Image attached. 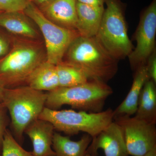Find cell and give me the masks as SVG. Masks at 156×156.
<instances>
[{
  "mask_svg": "<svg viewBox=\"0 0 156 156\" xmlns=\"http://www.w3.org/2000/svg\"><path fill=\"white\" fill-rule=\"evenodd\" d=\"M62 61L80 70L89 80L106 83L116 74L119 60L95 37L80 36L70 45Z\"/></svg>",
  "mask_w": 156,
  "mask_h": 156,
  "instance_id": "obj_1",
  "label": "cell"
},
{
  "mask_svg": "<svg viewBox=\"0 0 156 156\" xmlns=\"http://www.w3.org/2000/svg\"><path fill=\"white\" fill-rule=\"evenodd\" d=\"M47 97V93L28 86L4 89L2 104L10 114L13 135L19 144L27 128L39 119Z\"/></svg>",
  "mask_w": 156,
  "mask_h": 156,
  "instance_id": "obj_2",
  "label": "cell"
},
{
  "mask_svg": "<svg viewBox=\"0 0 156 156\" xmlns=\"http://www.w3.org/2000/svg\"><path fill=\"white\" fill-rule=\"evenodd\" d=\"M5 56L0 62V86L4 88L26 83L34 70L46 61V53L41 45L27 39L14 42Z\"/></svg>",
  "mask_w": 156,
  "mask_h": 156,
  "instance_id": "obj_3",
  "label": "cell"
},
{
  "mask_svg": "<svg viewBox=\"0 0 156 156\" xmlns=\"http://www.w3.org/2000/svg\"><path fill=\"white\" fill-rule=\"evenodd\" d=\"M113 90L106 83L89 80L68 87H58L47 92L45 107L57 110L64 105L88 112L102 111L105 101Z\"/></svg>",
  "mask_w": 156,
  "mask_h": 156,
  "instance_id": "obj_4",
  "label": "cell"
},
{
  "mask_svg": "<svg viewBox=\"0 0 156 156\" xmlns=\"http://www.w3.org/2000/svg\"><path fill=\"white\" fill-rule=\"evenodd\" d=\"M98 30L95 37L102 47L117 60L128 57L134 47L129 39L125 18V7L121 0H105Z\"/></svg>",
  "mask_w": 156,
  "mask_h": 156,
  "instance_id": "obj_5",
  "label": "cell"
},
{
  "mask_svg": "<svg viewBox=\"0 0 156 156\" xmlns=\"http://www.w3.org/2000/svg\"><path fill=\"white\" fill-rule=\"evenodd\" d=\"M39 119L48 121L55 129L68 135L83 132L93 139L114 121V111L108 108L98 112H88L45 107Z\"/></svg>",
  "mask_w": 156,
  "mask_h": 156,
  "instance_id": "obj_6",
  "label": "cell"
},
{
  "mask_svg": "<svg viewBox=\"0 0 156 156\" xmlns=\"http://www.w3.org/2000/svg\"><path fill=\"white\" fill-rule=\"evenodd\" d=\"M42 33L46 47V61L56 65L62 62L69 47L80 34L77 30L56 25L48 19L31 2L23 11Z\"/></svg>",
  "mask_w": 156,
  "mask_h": 156,
  "instance_id": "obj_7",
  "label": "cell"
},
{
  "mask_svg": "<svg viewBox=\"0 0 156 156\" xmlns=\"http://www.w3.org/2000/svg\"><path fill=\"white\" fill-rule=\"evenodd\" d=\"M114 121L122 129L129 155L144 156L156 146V124L127 116Z\"/></svg>",
  "mask_w": 156,
  "mask_h": 156,
  "instance_id": "obj_8",
  "label": "cell"
},
{
  "mask_svg": "<svg viewBox=\"0 0 156 156\" xmlns=\"http://www.w3.org/2000/svg\"><path fill=\"white\" fill-rule=\"evenodd\" d=\"M156 0H153L143 11L134 35L136 46L128 56L132 69L146 65L155 50Z\"/></svg>",
  "mask_w": 156,
  "mask_h": 156,
  "instance_id": "obj_9",
  "label": "cell"
},
{
  "mask_svg": "<svg viewBox=\"0 0 156 156\" xmlns=\"http://www.w3.org/2000/svg\"><path fill=\"white\" fill-rule=\"evenodd\" d=\"M99 149L103 150L105 156H129L122 131L114 121L92 139L87 154L96 156Z\"/></svg>",
  "mask_w": 156,
  "mask_h": 156,
  "instance_id": "obj_10",
  "label": "cell"
},
{
  "mask_svg": "<svg viewBox=\"0 0 156 156\" xmlns=\"http://www.w3.org/2000/svg\"><path fill=\"white\" fill-rule=\"evenodd\" d=\"M76 0H50L38 8L48 19L56 25L77 30Z\"/></svg>",
  "mask_w": 156,
  "mask_h": 156,
  "instance_id": "obj_11",
  "label": "cell"
},
{
  "mask_svg": "<svg viewBox=\"0 0 156 156\" xmlns=\"http://www.w3.org/2000/svg\"><path fill=\"white\" fill-rule=\"evenodd\" d=\"M54 127L46 120L38 119L26 129L24 133L30 138L34 156H55L52 148Z\"/></svg>",
  "mask_w": 156,
  "mask_h": 156,
  "instance_id": "obj_12",
  "label": "cell"
},
{
  "mask_svg": "<svg viewBox=\"0 0 156 156\" xmlns=\"http://www.w3.org/2000/svg\"><path fill=\"white\" fill-rule=\"evenodd\" d=\"M133 83L125 99L114 110V119L117 117L131 116L137 110L141 90L146 82L150 80L146 65L135 70Z\"/></svg>",
  "mask_w": 156,
  "mask_h": 156,
  "instance_id": "obj_13",
  "label": "cell"
},
{
  "mask_svg": "<svg viewBox=\"0 0 156 156\" xmlns=\"http://www.w3.org/2000/svg\"><path fill=\"white\" fill-rule=\"evenodd\" d=\"M31 20L23 12L0 13V26L15 35L33 40L38 36Z\"/></svg>",
  "mask_w": 156,
  "mask_h": 156,
  "instance_id": "obj_14",
  "label": "cell"
},
{
  "mask_svg": "<svg viewBox=\"0 0 156 156\" xmlns=\"http://www.w3.org/2000/svg\"><path fill=\"white\" fill-rule=\"evenodd\" d=\"M104 7L76 3L77 30L82 37H95L100 26Z\"/></svg>",
  "mask_w": 156,
  "mask_h": 156,
  "instance_id": "obj_15",
  "label": "cell"
},
{
  "mask_svg": "<svg viewBox=\"0 0 156 156\" xmlns=\"http://www.w3.org/2000/svg\"><path fill=\"white\" fill-rule=\"evenodd\" d=\"M27 86L38 91H52L59 87L56 65L47 61L41 63L30 74Z\"/></svg>",
  "mask_w": 156,
  "mask_h": 156,
  "instance_id": "obj_16",
  "label": "cell"
},
{
  "mask_svg": "<svg viewBox=\"0 0 156 156\" xmlns=\"http://www.w3.org/2000/svg\"><path fill=\"white\" fill-rule=\"evenodd\" d=\"M92 137L84 134L78 141H73L69 136L54 133L53 148L55 156H86L87 151L92 142Z\"/></svg>",
  "mask_w": 156,
  "mask_h": 156,
  "instance_id": "obj_17",
  "label": "cell"
},
{
  "mask_svg": "<svg viewBox=\"0 0 156 156\" xmlns=\"http://www.w3.org/2000/svg\"><path fill=\"white\" fill-rule=\"evenodd\" d=\"M156 83L148 80L144 86L140 96L134 117L147 123H156Z\"/></svg>",
  "mask_w": 156,
  "mask_h": 156,
  "instance_id": "obj_18",
  "label": "cell"
},
{
  "mask_svg": "<svg viewBox=\"0 0 156 156\" xmlns=\"http://www.w3.org/2000/svg\"><path fill=\"white\" fill-rule=\"evenodd\" d=\"M56 67L59 87H73L89 80L80 70L64 62L56 65Z\"/></svg>",
  "mask_w": 156,
  "mask_h": 156,
  "instance_id": "obj_19",
  "label": "cell"
},
{
  "mask_svg": "<svg viewBox=\"0 0 156 156\" xmlns=\"http://www.w3.org/2000/svg\"><path fill=\"white\" fill-rule=\"evenodd\" d=\"M2 151L1 156H34L32 152L26 151L20 146L8 130L4 135Z\"/></svg>",
  "mask_w": 156,
  "mask_h": 156,
  "instance_id": "obj_20",
  "label": "cell"
},
{
  "mask_svg": "<svg viewBox=\"0 0 156 156\" xmlns=\"http://www.w3.org/2000/svg\"><path fill=\"white\" fill-rule=\"evenodd\" d=\"M31 2V0H0V11L23 12Z\"/></svg>",
  "mask_w": 156,
  "mask_h": 156,
  "instance_id": "obj_21",
  "label": "cell"
},
{
  "mask_svg": "<svg viewBox=\"0 0 156 156\" xmlns=\"http://www.w3.org/2000/svg\"><path fill=\"white\" fill-rule=\"evenodd\" d=\"M7 109L2 103L0 104V149L2 150V144L4 135L7 131L8 125Z\"/></svg>",
  "mask_w": 156,
  "mask_h": 156,
  "instance_id": "obj_22",
  "label": "cell"
},
{
  "mask_svg": "<svg viewBox=\"0 0 156 156\" xmlns=\"http://www.w3.org/2000/svg\"><path fill=\"white\" fill-rule=\"evenodd\" d=\"M150 80L156 83V50L150 56L146 64Z\"/></svg>",
  "mask_w": 156,
  "mask_h": 156,
  "instance_id": "obj_23",
  "label": "cell"
},
{
  "mask_svg": "<svg viewBox=\"0 0 156 156\" xmlns=\"http://www.w3.org/2000/svg\"><path fill=\"white\" fill-rule=\"evenodd\" d=\"M9 44L7 40L0 36V57L5 56L9 53Z\"/></svg>",
  "mask_w": 156,
  "mask_h": 156,
  "instance_id": "obj_24",
  "label": "cell"
},
{
  "mask_svg": "<svg viewBox=\"0 0 156 156\" xmlns=\"http://www.w3.org/2000/svg\"><path fill=\"white\" fill-rule=\"evenodd\" d=\"M78 2L98 7H104L105 0H76Z\"/></svg>",
  "mask_w": 156,
  "mask_h": 156,
  "instance_id": "obj_25",
  "label": "cell"
},
{
  "mask_svg": "<svg viewBox=\"0 0 156 156\" xmlns=\"http://www.w3.org/2000/svg\"><path fill=\"white\" fill-rule=\"evenodd\" d=\"M31 2L37 6H40L44 3L47 2L50 0H31Z\"/></svg>",
  "mask_w": 156,
  "mask_h": 156,
  "instance_id": "obj_26",
  "label": "cell"
},
{
  "mask_svg": "<svg viewBox=\"0 0 156 156\" xmlns=\"http://www.w3.org/2000/svg\"><path fill=\"white\" fill-rule=\"evenodd\" d=\"M144 156H156V146L153 148Z\"/></svg>",
  "mask_w": 156,
  "mask_h": 156,
  "instance_id": "obj_27",
  "label": "cell"
},
{
  "mask_svg": "<svg viewBox=\"0 0 156 156\" xmlns=\"http://www.w3.org/2000/svg\"><path fill=\"white\" fill-rule=\"evenodd\" d=\"M4 89L0 86V104L2 103Z\"/></svg>",
  "mask_w": 156,
  "mask_h": 156,
  "instance_id": "obj_28",
  "label": "cell"
},
{
  "mask_svg": "<svg viewBox=\"0 0 156 156\" xmlns=\"http://www.w3.org/2000/svg\"><path fill=\"white\" fill-rule=\"evenodd\" d=\"M86 156H92L91 155L89 154H87V155H86Z\"/></svg>",
  "mask_w": 156,
  "mask_h": 156,
  "instance_id": "obj_29",
  "label": "cell"
},
{
  "mask_svg": "<svg viewBox=\"0 0 156 156\" xmlns=\"http://www.w3.org/2000/svg\"><path fill=\"white\" fill-rule=\"evenodd\" d=\"M2 11H0V13H2Z\"/></svg>",
  "mask_w": 156,
  "mask_h": 156,
  "instance_id": "obj_30",
  "label": "cell"
},
{
  "mask_svg": "<svg viewBox=\"0 0 156 156\" xmlns=\"http://www.w3.org/2000/svg\"><path fill=\"white\" fill-rule=\"evenodd\" d=\"M0 156H1V155H0Z\"/></svg>",
  "mask_w": 156,
  "mask_h": 156,
  "instance_id": "obj_31",
  "label": "cell"
}]
</instances>
